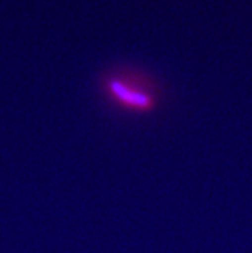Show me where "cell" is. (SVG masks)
Masks as SVG:
<instances>
[{"instance_id":"1","label":"cell","mask_w":252,"mask_h":253,"mask_svg":"<svg viewBox=\"0 0 252 253\" xmlns=\"http://www.w3.org/2000/svg\"><path fill=\"white\" fill-rule=\"evenodd\" d=\"M98 91L109 107L133 116L158 112L165 102V89L150 71L130 64L103 70L97 80Z\"/></svg>"}]
</instances>
